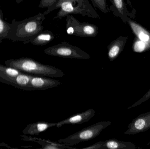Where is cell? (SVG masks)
Segmentation results:
<instances>
[{
  "label": "cell",
  "instance_id": "cell-11",
  "mask_svg": "<svg viewBox=\"0 0 150 149\" xmlns=\"http://www.w3.org/2000/svg\"><path fill=\"white\" fill-rule=\"evenodd\" d=\"M21 73L16 68L0 64V82L11 85L16 77Z\"/></svg>",
  "mask_w": 150,
  "mask_h": 149
},
{
  "label": "cell",
  "instance_id": "cell-7",
  "mask_svg": "<svg viewBox=\"0 0 150 149\" xmlns=\"http://www.w3.org/2000/svg\"><path fill=\"white\" fill-rule=\"evenodd\" d=\"M61 82L55 79L33 75L31 80L29 91L45 90L59 85Z\"/></svg>",
  "mask_w": 150,
  "mask_h": 149
},
{
  "label": "cell",
  "instance_id": "cell-6",
  "mask_svg": "<svg viewBox=\"0 0 150 149\" xmlns=\"http://www.w3.org/2000/svg\"><path fill=\"white\" fill-rule=\"evenodd\" d=\"M150 129V111L142 114L129 124L128 129L124 132L126 135L136 134L145 132Z\"/></svg>",
  "mask_w": 150,
  "mask_h": 149
},
{
  "label": "cell",
  "instance_id": "cell-3",
  "mask_svg": "<svg viewBox=\"0 0 150 149\" xmlns=\"http://www.w3.org/2000/svg\"><path fill=\"white\" fill-rule=\"evenodd\" d=\"M111 121H101L91 125L69 136L67 138L59 140L60 143L69 146H74L78 143L94 139L98 136L103 129L112 124Z\"/></svg>",
  "mask_w": 150,
  "mask_h": 149
},
{
  "label": "cell",
  "instance_id": "cell-16",
  "mask_svg": "<svg viewBox=\"0 0 150 149\" xmlns=\"http://www.w3.org/2000/svg\"><path fill=\"white\" fill-rule=\"evenodd\" d=\"M54 39V35L51 31H42L33 37L31 43L35 45H45Z\"/></svg>",
  "mask_w": 150,
  "mask_h": 149
},
{
  "label": "cell",
  "instance_id": "cell-22",
  "mask_svg": "<svg viewBox=\"0 0 150 149\" xmlns=\"http://www.w3.org/2000/svg\"><path fill=\"white\" fill-rule=\"evenodd\" d=\"M105 141H100L94 144H93L91 146H88L86 148H83V149H104L103 145H104Z\"/></svg>",
  "mask_w": 150,
  "mask_h": 149
},
{
  "label": "cell",
  "instance_id": "cell-24",
  "mask_svg": "<svg viewBox=\"0 0 150 149\" xmlns=\"http://www.w3.org/2000/svg\"><path fill=\"white\" fill-rule=\"evenodd\" d=\"M149 145H150V143H149Z\"/></svg>",
  "mask_w": 150,
  "mask_h": 149
},
{
  "label": "cell",
  "instance_id": "cell-5",
  "mask_svg": "<svg viewBox=\"0 0 150 149\" xmlns=\"http://www.w3.org/2000/svg\"><path fill=\"white\" fill-rule=\"evenodd\" d=\"M66 29L68 35L83 37H95L98 33L97 25L88 22H81L71 15L67 16Z\"/></svg>",
  "mask_w": 150,
  "mask_h": 149
},
{
  "label": "cell",
  "instance_id": "cell-21",
  "mask_svg": "<svg viewBox=\"0 0 150 149\" xmlns=\"http://www.w3.org/2000/svg\"><path fill=\"white\" fill-rule=\"evenodd\" d=\"M59 1V0H40L39 7L41 8H48Z\"/></svg>",
  "mask_w": 150,
  "mask_h": 149
},
{
  "label": "cell",
  "instance_id": "cell-17",
  "mask_svg": "<svg viewBox=\"0 0 150 149\" xmlns=\"http://www.w3.org/2000/svg\"><path fill=\"white\" fill-rule=\"evenodd\" d=\"M36 142L42 145L41 149H76L72 148L71 146H67L62 143L54 142L47 140H42L41 139L36 138Z\"/></svg>",
  "mask_w": 150,
  "mask_h": 149
},
{
  "label": "cell",
  "instance_id": "cell-2",
  "mask_svg": "<svg viewBox=\"0 0 150 149\" xmlns=\"http://www.w3.org/2000/svg\"><path fill=\"white\" fill-rule=\"evenodd\" d=\"M5 65L22 72L42 77L61 78L65 75L62 71L54 66L41 64L32 59L21 58L5 62Z\"/></svg>",
  "mask_w": 150,
  "mask_h": 149
},
{
  "label": "cell",
  "instance_id": "cell-19",
  "mask_svg": "<svg viewBox=\"0 0 150 149\" xmlns=\"http://www.w3.org/2000/svg\"><path fill=\"white\" fill-rule=\"evenodd\" d=\"M91 1L94 7L98 8L104 14H107L109 11H110V9L107 2V0H91ZM109 1L112 3V0H109Z\"/></svg>",
  "mask_w": 150,
  "mask_h": 149
},
{
  "label": "cell",
  "instance_id": "cell-18",
  "mask_svg": "<svg viewBox=\"0 0 150 149\" xmlns=\"http://www.w3.org/2000/svg\"><path fill=\"white\" fill-rule=\"evenodd\" d=\"M150 50V43L135 38L133 44V50L135 52H142Z\"/></svg>",
  "mask_w": 150,
  "mask_h": 149
},
{
  "label": "cell",
  "instance_id": "cell-9",
  "mask_svg": "<svg viewBox=\"0 0 150 149\" xmlns=\"http://www.w3.org/2000/svg\"><path fill=\"white\" fill-rule=\"evenodd\" d=\"M128 39L127 37L120 36L108 45V56L110 61H113L119 57L123 51Z\"/></svg>",
  "mask_w": 150,
  "mask_h": 149
},
{
  "label": "cell",
  "instance_id": "cell-23",
  "mask_svg": "<svg viewBox=\"0 0 150 149\" xmlns=\"http://www.w3.org/2000/svg\"><path fill=\"white\" fill-rule=\"evenodd\" d=\"M4 29V24L2 20L0 19V33Z\"/></svg>",
  "mask_w": 150,
  "mask_h": 149
},
{
  "label": "cell",
  "instance_id": "cell-12",
  "mask_svg": "<svg viewBox=\"0 0 150 149\" xmlns=\"http://www.w3.org/2000/svg\"><path fill=\"white\" fill-rule=\"evenodd\" d=\"M109 9L115 15L120 17L124 22L127 23L130 19L128 16V11L124 0H112V5Z\"/></svg>",
  "mask_w": 150,
  "mask_h": 149
},
{
  "label": "cell",
  "instance_id": "cell-10",
  "mask_svg": "<svg viewBox=\"0 0 150 149\" xmlns=\"http://www.w3.org/2000/svg\"><path fill=\"white\" fill-rule=\"evenodd\" d=\"M57 125V122H38L35 123H30L23 130V133L25 135H38L40 133L44 132L48 129Z\"/></svg>",
  "mask_w": 150,
  "mask_h": 149
},
{
  "label": "cell",
  "instance_id": "cell-1",
  "mask_svg": "<svg viewBox=\"0 0 150 149\" xmlns=\"http://www.w3.org/2000/svg\"><path fill=\"white\" fill-rule=\"evenodd\" d=\"M59 9L54 19L61 20L69 15H80L95 19L100 17L93 7L88 0H59L56 3L47 8L44 12L45 15H48L54 10Z\"/></svg>",
  "mask_w": 150,
  "mask_h": 149
},
{
  "label": "cell",
  "instance_id": "cell-15",
  "mask_svg": "<svg viewBox=\"0 0 150 149\" xmlns=\"http://www.w3.org/2000/svg\"><path fill=\"white\" fill-rule=\"evenodd\" d=\"M33 76L32 74L21 73L16 77L11 86L18 89L29 91L30 82Z\"/></svg>",
  "mask_w": 150,
  "mask_h": 149
},
{
  "label": "cell",
  "instance_id": "cell-13",
  "mask_svg": "<svg viewBox=\"0 0 150 149\" xmlns=\"http://www.w3.org/2000/svg\"><path fill=\"white\" fill-rule=\"evenodd\" d=\"M136 36L140 40L150 43V31L144 28L141 24L129 19L127 22Z\"/></svg>",
  "mask_w": 150,
  "mask_h": 149
},
{
  "label": "cell",
  "instance_id": "cell-14",
  "mask_svg": "<svg viewBox=\"0 0 150 149\" xmlns=\"http://www.w3.org/2000/svg\"><path fill=\"white\" fill-rule=\"evenodd\" d=\"M104 149H136L137 146L131 142L122 141L115 139H110L104 142Z\"/></svg>",
  "mask_w": 150,
  "mask_h": 149
},
{
  "label": "cell",
  "instance_id": "cell-20",
  "mask_svg": "<svg viewBox=\"0 0 150 149\" xmlns=\"http://www.w3.org/2000/svg\"><path fill=\"white\" fill-rule=\"evenodd\" d=\"M150 98V89L148 91V92L140 99L139 100L137 101L136 102L133 104V105L129 107L128 108V109H130V108H133L136 107L137 106H139L142 104L145 101H147V100L149 99Z\"/></svg>",
  "mask_w": 150,
  "mask_h": 149
},
{
  "label": "cell",
  "instance_id": "cell-4",
  "mask_svg": "<svg viewBox=\"0 0 150 149\" xmlns=\"http://www.w3.org/2000/svg\"><path fill=\"white\" fill-rule=\"evenodd\" d=\"M44 52L49 56L67 58L84 59L91 58V56L87 52L66 42L49 46L44 50Z\"/></svg>",
  "mask_w": 150,
  "mask_h": 149
},
{
  "label": "cell",
  "instance_id": "cell-8",
  "mask_svg": "<svg viewBox=\"0 0 150 149\" xmlns=\"http://www.w3.org/2000/svg\"><path fill=\"white\" fill-rule=\"evenodd\" d=\"M95 110L90 108L83 113L72 115L65 120L57 122V127L59 128L65 125L80 124L87 122L95 115Z\"/></svg>",
  "mask_w": 150,
  "mask_h": 149
}]
</instances>
